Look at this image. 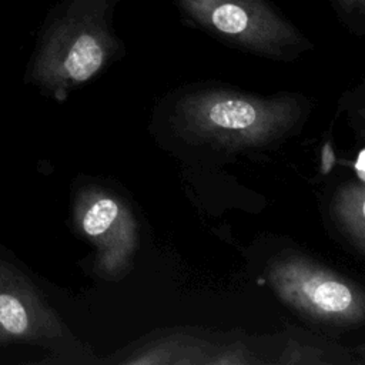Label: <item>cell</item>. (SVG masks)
I'll return each instance as SVG.
<instances>
[{
	"label": "cell",
	"mask_w": 365,
	"mask_h": 365,
	"mask_svg": "<svg viewBox=\"0 0 365 365\" xmlns=\"http://www.w3.org/2000/svg\"><path fill=\"white\" fill-rule=\"evenodd\" d=\"M305 113L307 103L299 96L261 97L212 87L181 96L173 123L191 143L235 153L272 147L297 131Z\"/></svg>",
	"instance_id": "cell-1"
},
{
	"label": "cell",
	"mask_w": 365,
	"mask_h": 365,
	"mask_svg": "<svg viewBox=\"0 0 365 365\" xmlns=\"http://www.w3.org/2000/svg\"><path fill=\"white\" fill-rule=\"evenodd\" d=\"M113 9V0H70L38 43L30 83L63 101L101 73L120 50L111 27Z\"/></svg>",
	"instance_id": "cell-2"
},
{
	"label": "cell",
	"mask_w": 365,
	"mask_h": 365,
	"mask_svg": "<svg viewBox=\"0 0 365 365\" xmlns=\"http://www.w3.org/2000/svg\"><path fill=\"white\" fill-rule=\"evenodd\" d=\"M267 278L278 298L302 318L336 329L362 325V288L339 272L294 251L275 255Z\"/></svg>",
	"instance_id": "cell-3"
},
{
	"label": "cell",
	"mask_w": 365,
	"mask_h": 365,
	"mask_svg": "<svg viewBox=\"0 0 365 365\" xmlns=\"http://www.w3.org/2000/svg\"><path fill=\"white\" fill-rule=\"evenodd\" d=\"M182 14L218 40L248 53L292 60L311 43L267 0H175Z\"/></svg>",
	"instance_id": "cell-4"
},
{
	"label": "cell",
	"mask_w": 365,
	"mask_h": 365,
	"mask_svg": "<svg viewBox=\"0 0 365 365\" xmlns=\"http://www.w3.org/2000/svg\"><path fill=\"white\" fill-rule=\"evenodd\" d=\"M41 346L63 362H87L81 344L36 284L0 257V346Z\"/></svg>",
	"instance_id": "cell-5"
},
{
	"label": "cell",
	"mask_w": 365,
	"mask_h": 365,
	"mask_svg": "<svg viewBox=\"0 0 365 365\" xmlns=\"http://www.w3.org/2000/svg\"><path fill=\"white\" fill-rule=\"evenodd\" d=\"M73 221L96 247L94 272L108 281L127 275L138 248V222L127 202L103 187L86 185L76 192Z\"/></svg>",
	"instance_id": "cell-6"
},
{
	"label": "cell",
	"mask_w": 365,
	"mask_h": 365,
	"mask_svg": "<svg viewBox=\"0 0 365 365\" xmlns=\"http://www.w3.org/2000/svg\"><path fill=\"white\" fill-rule=\"evenodd\" d=\"M218 345L187 334H171L120 359L124 364H211Z\"/></svg>",
	"instance_id": "cell-7"
},
{
	"label": "cell",
	"mask_w": 365,
	"mask_h": 365,
	"mask_svg": "<svg viewBox=\"0 0 365 365\" xmlns=\"http://www.w3.org/2000/svg\"><path fill=\"white\" fill-rule=\"evenodd\" d=\"M364 204H365V190L364 181L344 184L334 197L332 214L344 231L346 238L354 244V247L364 252L365 241V220H364Z\"/></svg>",
	"instance_id": "cell-8"
},
{
	"label": "cell",
	"mask_w": 365,
	"mask_h": 365,
	"mask_svg": "<svg viewBox=\"0 0 365 365\" xmlns=\"http://www.w3.org/2000/svg\"><path fill=\"white\" fill-rule=\"evenodd\" d=\"M261 361L252 356V352L241 344V342H231L225 345H218L217 351L212 356L211 364L222 365V364H259Z\"/></svg>",
	"instance_id": "cell-9"
},
{
	"label": "cell",
	"mask_w": 365,
	"mask_h": 365,
	"mask_svg": "<svg viewBox=\"0 0 365 365\" xmlns=\"http://www.w3.org/2000/svg\"><path fill=\"white\" fill-rule=\"evenodd\" d=\"M322 351L308 345L291 344L284 355L278 359L279 364H325L328 359L322 358Z\"/></svg>",
	"instance_id": "cell-10"
},
{
	"label": "cell",
	"mask_w": 365,
	"mask_h": 365,
	"mask_svg": "<svg viewBox=\"0 0 365 365\" xmlns=\"http://www.w3.org/2000/svg\"><path fill=\"white\" fill-rule=\"evenodd\" d=\"M341 14H344L349 21H362L365 0H334Z\"/></svg>",
	"instance_id": "cell-11"
},
{
	"label": "cell",
	"mask_w": 365,
	"mask_h": 365,
	"mask_svg": "<svg viewBox=\"0 0 365 365\" xmlns=\"http://www.w3.org/2000/svg\"><path fill=\"white\" fill-rule=\"evenodd\" d=\"M356 173H358V178L359 181H364V151L361 150L358 154V160H356Z\"/></svg>",
	"instance_id": "cell-12"
}]
</instances>
